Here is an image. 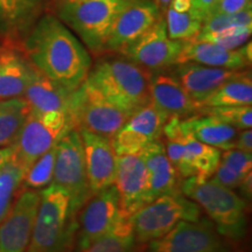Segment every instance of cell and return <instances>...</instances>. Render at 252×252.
Here are the masks:
<instances>
[{"label":"cell","instance_id":"cell-8","mask_svg":"<svg viewBox=\"0 0 252 252\" xmlns=\"http://www.w3.org/2000/svg\"><path fill=\"white\" fill-rule=\"evenodd\" d=\"M75 130L71 118L63 113H41L30 110L15 143L13 156L27 169L36 159Z\"/></svg>","mask_w":252,"mask_h":252},{"label":"cell","instance_id":"cell-20","mask_svg":"<svg viewBox=\"0 0 252 252\" xmlns=\"http://www.w3.org/2000/svg\"><path fill=\"white\" fill-rule=\"evenodd\" d=\"M72 93L74 90H69L58 82L50 80L34 67L33 76L23 97L33 111L63 113L72 121Z\"/></svg>","mask_w":252,"mask_h":252},{"label":"cell","instance_id":"cell-22","mask_svg":"<svg viewBox=\"0 0 252 252\" xmlns=\"http://www.w3.org/2000/svg\"><path fill=\"white\" fill-rule=\"evenodd\" d=\"M140 153L147 169L150 202L162 195L180 191L181 178L169 161L161 139L150 144Z\"/></svg>","mask_w":252,"mask_h":252},{"label":"cell","instance_id":"cell-37","mask_svg":"<svg viewBox=\"0 0 252 252\" xmlns=\"http://www.w3.org/2000/svg\"><path fill=\"white\" fill-rule=\"evenodd\" d=\"M248 7H251V0H219V1L216 2V5L214 6L210 14H235L237 13V12L243 11V9ZM209 15H208V17H209Z\"/></svg>","mask_w":252,"mask_h":252},{"label":"cell","instance_id":"cell-21","mask_svg":"<svg viewBox=\"0 0 252 252\" xmlns=\"http://www.w3.org/2000/svg\"><path fill=\"white\" fill-rule=\"evenodd\" d=\"M173 67L175 68L172 74L200 106L220 84L239 71L209 67L195 62L176 63Z\"/></svg>","mask_w":252,"mask_h":252},{"label":"cell","instance_id":"cell-18","mask_svg":"<svg viewBox=\"0 0 252 252\" xmlns=\"http://www.w3.org/2000/svg\"><path fill=\"white\" fill-rule=\"evenodd\" d=\"M150 100L168 117L189 118L201 112V106L191 98L172 72L150 71Z\"/></svg>","mask_w":252,"mask_h":252},{"label":"cell","instance_id":"cell-13","mask_svg":"<svg viewBox=\"0 0 252 252\" xmlns=\"http://www.w3.org/2000/svg\"><path fill=\"white\" fill-rule=\"evenodd\" d=\"M168 116L152 100L145 104L128 117L119 131L111 138L117 156L140 153L154 141L162 137L163 126Z\"/></svg>","mask_w":252,"mask_h":252},{"label":"cell","instance_id":"cell-10","mask_svg":"<svg viewBox=\"0 0 252 252\" xmlns=\"http://www.w3.org/2000/svg\"><path fill=\"white\" fill-rule=\"evenodd\" d=\"M125 215L115 185L93 194L77 215L74 252H82L116 228Z\"/></svg>","mask_w":252,"mask_h":252},{"label":"cell","instance_id":"cell-9","mask_svg":"<svg viewBox=\"0 0 252 252\" xmlns=\"http://www.w3.org/2000/svg\"><path fill=\"white\" fill-rule=\"evenodd\" d=\"M130 116V113L105 98L87 80L72 93L75 130L84 128L111 139Z\"/></svg>","mask_w":252,"mask_h":252},{"label":"cell","instance_id":"cell-5","mask_svg":"<svg viewBox=\"0 0 252 252\" xmlns=\"http://www.w3.org/2000/svg\"><path fill=\"white\" fill-rule=\"evenodd\" d=\"M133 0H58L60 20L70 27L94 55L105 53L117 15Z\"/></svg>","mask_w":252,"mask_h":252},{"label":"cell","instance_id":"cell-40","mask_svg":"<svg viewBox=\"0 0 252 252\" xmlns=\"http://www.w3.org/2000/svg\"><path fill=\"white\" fill-rule=\"evenodd\" d=\"M13 152H14V146L1 147V149H0V168H1V167L8 161V159L12 157Z\"/></svg>","mask_w":252,"mask_h":252},{"label":"cell","instance_id":"cell-23","mask_svg":"<svg viewBox=\"0 0 252 252\" xmlns=\"http://www.w3.org/2000/svg\"><path fill=\"white\" fill-rule=\"evenodd\" d=\"M34 72L26 54L12 47H0V99L23 97Z\"/></svg>","mask_w":252,"mask_h":252},{"label":"cell","instance_id":"cell-39","mask_svg":"<svg viewBox=\"0 0 252 252\" xmlns=\"http://www.w3.org/2000/svg\"><path fill=\"white\" fill-rule=\"evenodd\" d=\"M189 1H190L191 7L198 12H201V13L206 14L208 18V15L213 11L214 6L216 5V2L219 0H189Z\"/></svg>","mask_w":252,"mask_h":252},{"label":"cell","instance_id":"cell-17","mask_svg":"<svg viewBox=\"0 0 252 252\" xmlns=\"http://www.w3.org/2000/svg\"><path fill=\"white\" fill-rule=\"evenodd\" d=\"M78 131L83 144L88 181L93 194H96L115 184L117 154L109 138L84 128Z\"/></svg>","mask_w":252,"mask_h":252},{"label":"cell","instance_id":"cell-11","mask_svg":"<svg viewBox=\"0 0 252 252\" xmlns=\"http://www.w3.org/2000/svg\"><path fill=\"white\" fill-rule=\"evenodd\" d=\"M147 252H229L212 220H180L162 237L149 242Z\"/></svg>","mask_w":252,"mask_h":252},{"label":"cell","instance_id":"cell-7","mask_svg":"<svg viewBox=\"0 0 252 252\" xmlns=\"http://www.w3.org/2000/svg\"><path fill=\"white\" fill-rule=\"evenodd\" d=\"M70 198L71 212L78 215L87 201L93 196L88 181L83 144L78 130L69 131L56 144V159L53 182Z\"/></svg>","mask_w":252,"mask_h":252},{"label":"cell","instance_id":"cell-26","mask_svg":"<svg viewBox=\"0 0 252 252\" xmlns=\"http://www.w3.org/2000/svg\"><path fill=\"white\" fill-rule=\"evenodd\" d=\"M30 110L24 97L0 99V149L17 143Z\"/></svg>","mask_w":252,"mask_h":252},{"label":"cell","instance_id":"cell-19","mask_svg":"<svg viewBox=\"0 0 252 252\" xmlns=\"http://www.w3.org/2000/svg\"><path fill=\"white\" fill-rule=\"evenodd\" d=\"M251 42L236 49H228L208 41H184L178 63L195 62L230 70H245L251 64Z\"/></svg>","mask_w":252,"mask_h":252},{"label":"cell","instance_id":"cell-6","mask_svg":"<svg viewBox=\"0 0 252 252\" xmlns=\"http://www.w3.org/2000/svg\"><path fill=\"white\" fill-rule=\"evenodd\" d=\"M201 208L180 191L157 197L130 217L135 243H149L166 235L180 220H198Z\"/></svg>","mask_w":252,"mask_h":252},{"label":"cell","instance_id":"cell-41","mask_svg":"<svg viewBox=\"0 0 252 252\" xmlns=\"http://www.w3.org/2000/svg\"><path fill=\"white\" fill-rule=\"evenodd\" d=\"M154 1L157 2L158 6H159L160 8H167V6L169 5V2H171V0H154Z\"/></svg>","mask_w":252,"mask_h":252},{"label":"cell","instance_id":"cell-35","mask_svg":"<svg viewBox=\"0 0 252 252\" xmlns=\"http://www.w3.org/2000/svg\"><path fill=\"white\" fill-rule=\"evenodd\" d=\"M31 0H0V26L8 27L14 25Z\"/></svg>","mask_w":252,"mask_h":252},{"label":"cell","instance_id":"cell-28","mask_svg":"<svg viewBox=\"0 0 252 252\" xmlns=\"http://www.w3.org/2000/svg\"><path fill=\"white\" fill-rule=\"evenodd\" d=\"M182 138L187 147L189 159L193 165L196 176L200 179H210L220 163V151L197 140L182 124Z\"/></svg>","mask_w":252,"mask_h":252},{"label":"cell","instance_id":"cell-2","mask_svg":"<svg viewBox=\"0 0 252 252\" xmlns=\"http://www.w3.org/2000/svg\"><path fill=\"white\" fill-rule=\"evenodd\" d=\"M77 216L70 198L54 184L40 190V202L26 252H74Z\"/></svg>","mask_w":252,"mask_h":252},{"label":"cell","instance_id":"cell-31","mask_svg":"<svg viewBox=\"0 0 252 252\" xmlns=\"http://www.w3.org/2000/svg\"><path fill=\"white\" fill-rule=\"evenodd\" d=\"M135 238L130 217L124 216L110 234L82 252H133Z\"/></svg>","mask_w":252,"mask_h":252},{"label":"cell","instance_id":"cell-1","mask_svg":"<svg viewBox=\"0 0 252 252\" xmlns=\"http://www.w3.org/2000/svg\"><path fill=\"white\" fill-rule=\"evenodd\" d=\"M25 53L37 70L69 90L77 89L91 69L86 47L52 14L43 15L33 27L25 42Z\"/></svg>","mask_w":252,"mask_h":252},{"label":"cell","instance_id":"cell-34","mask_svg":"<svg viewBox=\"0 0 252 252\" xmlns=\"http://www.w3.org/2000/svg\"><path fill=\"white\" fill-rule=\"evenodd\" d=\"M220 162L224 163L230 169L242 176L252 173V154L242 152L237 149H230L220 152Z\"/></svg>","mask_w":252,"mask_h":252},{"label":"cell","instance_id":"cell-15","mask_svg":"<svg viewBox=\"0 0 252 252\" xmlns=\"http://www.w3.org/2000/svg\"><path fill=\"white\" fill-rule=\"evenodd\" d=\"M40 202V190L23 189L0 223V252H26Z\"/></svg>","mask_w":252,"mask_h":252},{"label":"cell","instance_id":"cell-29","mask_svg":"<svg viewBox=\"0 0 252 252\" xmlns=\"http://www.w3.org/2000/svg\"><path fill=\"white\" fill-rule=\"evenodd\" d=\"M206 19V14L193 7L186 11H176L168 5L165 18L167 34L173 40H193L200 33Z\"/></svg>","mask_w":252,"mask_h":252},{"label":"cell","instance_id":"cell-27","mask_svg":"<svg viewBox=\"0 0 252 252\" xmlns=\"http://www.w3.org/2000/svg\"><path fill=\"white\" fill-rule=\"evenodd\" d=\"M162 135L165 137V150L169 161L180 175L181 179L196 176L195 169L189 159L187 147L182 138L181 119L178 117H169L163 126Z\"/></svg>","mask_w":252,"mask_h":252},{"label":"cell","instance_id":"cell-33","mask_svg":"<svg viewBox=\"0 0 252 252\" xmlns=\"http://www.w3.org/2000/svg\"><path fill=\"white\" fill-rule=\"evenodd\" d=\"M202 115H212L226 124L234 126L238 131L252 127V108L251 105L239 106H220V108L201 109Z\"/></svg>","mask_w":252,"mask_h":252},{"label":"cell","instance_id":"cell-14","mask_svg":"<svg viewBox=\"0 0 252 252\" xmlns=\"http://www.w3.org/2000/svg\"><path fill=\"white\" fill-rule=\"evenodd\" d=\"M161 17V8L153 0H133L116 18L105 52L121 54Z\"/></svg>","mask_w":252,"mask_h":252},{"label":"cell","instance_id":"cell-3","mask_svg":"<svg viewBox=\"0 0 252 252\" xmlns=\"http://www.w3.org/2000/svg\"><path fill=\"white\" fill-rule=\"evenodd\" d=\"M180 190L207 214L222 237L239 241L247 234V201L235 190L197 176L181 179Z\"/></svg>","mask_w":252,"mask_h":252},{"label":"cell","instance_id":"cell-36","mask_svg":"<svg viewBox=\"0 0 252 252\" xmlns=\"http://www.w3.org/2000/svg\"><path fill=\"white\" fill-rule=\"evenodd\" d=\"M247 176H242L237 174V173L232 171V169H230L228 166H225L224 163L220 162L219 166H217L216 171L214 172V174L210 179H213V180L216 181L217 184L235 190V189L239 188V186L242 185V182L244 181V179L247 178Z\"/></svg>","mask_w":252,"mask_h":252},{"label":"cell","instance_id":"cell-38","mask_svg":"<svg viewBox=\"0 0 252 252\" xmlns=\"http://www.w3.org/2000/svg\"><path fill=\"white\" fill-rule=\"evenodd\" d=\"M242 152L252 154V131L251 128L238 131L237 137L235 140V147Z\"/></svg>","mask_w":252,"mask_h":252},{"label":"cell","instance_id":"cell-30","mask_svg":"<svg viewBox=\"0 0 252 252\" xmlns=\"http://www.w3.org/2000/svg\"><path fill=\"white\" fill-rule=\"evenodd\" d=\"M26 172L13 154L0 168V223L13 206L14 196L21 187Z\"/></svg>","mask_w":252,"mask_h":252},{"label":"cell","instance_id":"cell-12","mask_svg":"<svg viewBox=\"0 0 252 252\" xmlns=\"http://www.w3.org/2000/svg\"><path fill=\"white\" fill-rule=\"evenodd\" d=\"M182 46L184 41L168 36L165 18L161 17L121 55L149 71L165 70L178 63Z\"/></svg>","mask_w":252,"mask_h":252},{"label":"cell","instance_id":"cell-32","mask_svg":"<svg viewBox=\"0 0 252 252\" xmlns=\"http://www.w3.org/2000/svg\"><path fill=\"white\" fill-rule=\"evenodd\" d=\"M56 159V145L42 154L35 162L27 169L23 180V189L41 190L53 182Z\"/></svg>","mask_w":252,"mask_h":252},{"label":"cell","instance_id":"cell-16","mask_svg":"<svg viewBox=\"0 0 252 252\" xmlns=\"http://www.w3.org/2000/svg\"><path fill=\"white\" fill-rule=\"evenodd\" d=\"M115 187L119 206L125 216L131 217L140 208L150 203L147 169L141 153L117 156Z\"/></svg>","mask_w":252,"mask_h":252},{"label":"cell","instance_id":"cell-25","mask_svg":"<svg viewBox=\"0 0 252 252\" xmlns=\"http://www.w3.org/2000/svg\"><path fill=\"white\" fill-rule=\"evenodd\" d=\"M252 104V78L250 71L239 70L222 83L204 102L201 109L239 106Z\"/></svg>","mask_w":252,"mask_h":252},{"label":"cell","instance_id":"cell-4","mask_svg":"<svg viewBox=\"0 0 252 252\" xmlns=\"http://www.w3.org/2000/svg\"><path fill=\"white\" fill-rule=\"evenodd\" d=\"M87 81L105 98L130 115L150 102V71L125 56L98 60L90 69Z\"/></svg>","mask_w":252,"mask_h":252},{"label":"cell","instance_id":"cell-24","mask_svg":"<svg viewBox=\"0 0 252 252\" xmlns=\"http://www.w3.org/2000/svg\"><path fill=\"white\" fill-rule=\"evenodd\" d=\"M182 124L197 140L215 147L220 151H226L235 147V140L238 130L212 115L191 116L182 119Z\"/></svg>","mask_w":252,"mask_h":252}]
</instances>
